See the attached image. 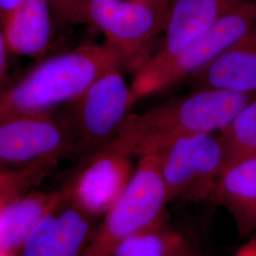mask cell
Listing matches in <instances>:
<instances>
[{
  "label": "cell",
  "mask_w": 256,
  "mask_h": 256,
  "mask_svg": "<svg viewBox=\"0 0 256 256\" xmlns=\"http://www.w3.org/2000/svg\"><path fill=\"white\" fill-rule=\"evenodd\" d=\"M256 99V92L198 88L142 113L129 114L108 144L132 156L146 155L178 138L220 132Z\"/></svg>",
  "instance_id": "obj_1"
},
{
  "label": "cell",
  "mask_w": 256,
  "mask_h": 256,
  "mask_svg": "<svg viewBox=\"0 0 256 256\" xmlns=\"http://www.w3.org/2000/svg\"><path fill=\"white\" fill-rule=\"evenodd\" d=\"M126 66L111 46L88 44L52 56L0 93V118L57 108L114 68Z\"/></svg>",
  "instance_id": "obj_2"
},
{
  "label": "cell",
  "mask_w": 256,
  "mask_h": 256,
  "mask_svg": "<svg viewBox=\"0 0 256 256\" xmlns=\"http://www.w3.org/2000/svg\"><path fill=\"white\" fill-rule=\"evenodd\" d=\"M74 151V128L66 111L0 118V170L50 173Z\"/></svg>",
  "instance_id": "obj_3"
},
{
  "label": "cell",
  "mask_w": 256,
  "mask_h": 256,
  "mask_svg": "<svg viewBox=\"0 0 256 256\" xmlns=\"http://www.w3.org/2000/svg\"><path fill=\"white\" fill-rule=\"evenodd\" d=\"M168 202L156 153L140 156L126 190L104 216L81 256H112L129 236L164 220Z\"/></svg>",
  "instance_id": "obj_4"
},
{
  "label": "cell",
  "mask_w": 256,
  "mask_h": 256,
  "mask_svg": "<svg viewBox=\"0 0 256 256\" xmlns=\"http://www.w3.org/2000/svg\"><path fill=\"white\" fill-rule=\"evenodd\" d=\"M256 23V0H248L232 10L170 59L158 64L140 66L130 84L135 101L137 102L198 72Z\"/></svg>",
  "instance_id": "obj_5"
},
{
  "label": "cell",
  "mask_w": 256,
  "mask_h": 256,
  "mask_svg": "<svg viewBox=\"0 0 256 256\" xmlns=\"http://www.w3.org/2000/svg\"><path fill=\"white\" fill-rule=\"evenodd\" d=\"M114 68L100 76L66 110L74 133L72 156L79 162L106 146L118 133L136 101L130 86Z\"/></svg>",
  "instance_id": "obj_6"
},
{
  "label": "cell",
  "mask_w": 256,
  "mask_h": 256,
  "mask_svg": "<svg viewBox=\"0 0 256 256\" xmlns=\"http://www.w3.org/2000/svg\"><path fill=\"white\" fill-rule=\"evenodd\" d=\"M156 153L169 202L210 200L225 164L218 134L178 138Z\"/></svg>",
  "instance_id": "obj_7"
},
{
  "label": "cell",
  "mask_w": 256,
  "mask_h": 256,
  "mask_svg": "<svg viewBox=\"0 0 256 256\" xmlns=\"http://www.w3.org/2000/svg\"><path fill=\"white\" fill-rule=\"evenodd\" d=\"M165 16L160 0H90L84 23L102 32L126 66L138 68L162 32Z\"/></svg>",
  "instance_id": "obj_8"
},
{
  "label": "cell",
  "mask_w": 256,
  "mask_h": 256,
  "mask_svg": "<svg viewBox=\"0 0 256 256\" xmlns=\"http://www.w3.org/2000/svg\"><path fill=\"white\" fill-rule=\"evenodd\" d=\"M132 158L108 144L79 162L61 192L88 214L104 216L128 188L135 171Z\"/></svg>",
  "instance_id": "obj_9"
},
{
  "label": "cell",
  "mask_w": 256,
  "mask_h": 256,
  "mask_svg": "<svg viewBox=\"0 0 256 256\" xmlns=\"http://www.w3.org/2000/svg\"><path fill=\"white\" fill-rule=\"evenodd\" d=\"M97 227L96 218L62 194L61 200L41 220L18 252L20 256H81Z\"/></svg>",
  "instance_id": "obj_10"
},
{
  "label": "cell",
  "mask_w": 256,
  "mask_h": 256,
  "mask_svg": "<svg viewBox=\"0 0 256 256\" xmlns=\"http://www.w3.org/2000/svg\"><path fill=\"white\" fill-rule=\"evenodd\" d=\"M246 1L173 0L165 16L160 44L140 66L158 64L170 59L207 32L221 18Z\"/></svg>",
  "instance_id": "obj_11"
},
{
  "label": "cell",
  "mask_w": 256,
  "mask_h": 256,
  "mask_svg": "<svg viewBox=\"0 0 256 256\" xmlns=\"http://www.w3.org/2000/svg\"><path fill=\"white\" fill-rule=\"evenodd\" d=\"M192 77L196 90L256 92V23L234 44Z\"/></svg>",
  "instance_id": "obj_12"
},
{
  "label": "cell",
  "mask_w": 256,
  "mask_h": 256,
  "mask_svg": "<svg viewBox=\"0 0 256 256\" xmlns=\"http://www.w3.org/2000/svg\"><path fill=\"white\" fill-rule=\"evenodd\" d=\"M210 200L229 210L241 234L256 230V154L224 165Z\"/></svg>",
  "instance_id": "obj_13"
},
{
  "label": "cell",
  "mask_w": 256,
  "mask_h": 256,
  "mask_svg": "<svg viewBox=\"0 0 256 256\" xmlns=\"http://www.w3.org/2000/svg\"><path fill=\"white\" fill-rule=\"evenodd\" d=\"M54 14L50 0H21L2 28L10 52L40 57L50 44Z\"/></svg>",
  "instance_id": "obj_14"
},
{
  "label": "cell",
  "mask_w": 256,
  "mask_h": 256,
  "mask_svg": "<svg viewBox=\"0 0 256 256\" xmlns=\"http://www.w3.org/2000/svg\"><path fill=\"white\" fill-rule=\"evenodd\" d=\"M62 198L61 191L25 192L0 209V248L18 252L28 238Z\"/></svg>",
  "instance_id": "obj_15"
},
{
  "label": "cell",
  "mask_w": 256,
  "mask_h": 256,
  "mask_svg": "<svg viewBox=\"0 0 256 256\" xmlns=\"http://www.w3.org/2000/svg\"><path fill=\"white\" fill-rule=\"evenodd\" d=\"M188 248L182 234L167 227L164 220L129 236L112 256H178Z\"/></svg>",
  "instance_id": "obj_16"
},
{
  "label": "cell",
  "mask_w": 256,
  "mask_h": 256,
  "mask_svg": "<svg viewBox=\"0 0 256 256\" xmlns=\"http://www.w3.org/2000/svg\"><path fill=\"white\" fill-rule=\"evenodd\" d=\"M224 165L256 154V99L241 110L218 132Z\"/></svg>",
  "instance_id": "obj_17"
},
{
  "label": "cell",
  "mask_w": 256,
  "mask_h": 256,
  "mask_svg": "<svg viewBox=\"0 0 256 256\" xmlns=\"http://www.w3.org/2000/svg\"><path fill=\"white\" fill-rule=\"evenodd\" d=\"M48 173L41 171L12 172L0 170V209L10 200L30 192Z\"/></svg>",
  "instance_id": "obj_18"
},
{
  "label": "cell",
  "mask_w": 256,
  "mask_h": 256,
  "mask_svg": "<svg viewBox=\"0 0 256 256\" xmlns=\"http://www.w3.org/2000/svg\"><path fill=\"white\" fill-rule=\"evenodd\" d=\"M90 0H50L54 21L70 25L84 23V12Z\"/></svg>",
  "instance_id": "obj_19"
},
{
  "label": "cell",
  "mask_w": 256,
  "mask_h": 256,
  "mask_svg": "<svg viewBox=\"0 0 256 256\" xmlns=\"http://www.w3.org/2000/svg\"><path fill=\"white\" fill-rule=\"evenodd\" d=\"M9 48L3 28L0 25V93L4 92L12 84L9 77V66H8V54Z\"/></svg>",
  "instance_id": "obj_20"
},
{
  "label": "cell",
  "mask_w": 256,
  "mask_h": 256,
  "mask_svg": "<svg viewBox=\"0 0 256 256\" xmlns=\"http://www.w3.org/2000/svg\"><path fill=\"white\" fill-rule=\"evenodd\" d=\"M21 0H0V25L7 21L10 14L18 7Z\"/></svg>",
  "instance_id": "obj_21"
},
{
  "label": "cell",
  "mask_w": 256,
  "mask_h": 256,
  "mask_svg": "<svg viewBox=\"0 0 256 256\" xmlns=\"http://www.w3.org/2000/svg\"><path fill=\"white\" fill-rule=\"evenodd\" d=\"M234 256H256V238H250Z\"/></svg>",
  "instance_id": "obj_22"
},
{
  "label": "cell",
  "mask_w": 256,
  "mask_h": 256,
  "mask_svg": "<svg viewBox=\"0 0 256 256\" xmlns=\"http://www.w3.org/2000/svg\"><path fill=\"white\" fill-rule=\"evenodd\" d=\"M172 1H173V0H160V5H162V9L164 10L165 14L167 12L168 7L170 6V4H171Z\"/></svg>",
  "instance_id": "obj_23"
},
{
  "label": "cell",
  "mask_w": 256,
  "mask_h": 256,
  "mask_svg": "<svg viewBox=\"0 0 256 256\" xmlns=\"http://www.w3.org/2000/svg\"><path fill=\"white\" fill-rule=\"evenodd\" d=\"M178 256H194V254L192 252V250H191V248H188L187 250H185L184 252H183L182 254H180Z\"/></svg>",
  "instance_id": "obj_24"
},
{
  "label": "cell",
  "mask_w": 256,
  "mask_h": 256,
  "mask_svg": "<svg viewBox=\"0 0 256 256\" xmlns=\"http://www.w3.org/2000/svg\"><path fill=\"white\" fill-rule=\"evenodd\" d=\"M14 254H10L8 252H6V250H2V248H0V256H12Z\"/></svg>",
  "instance_id": "obj_25"
}]
</instances>
